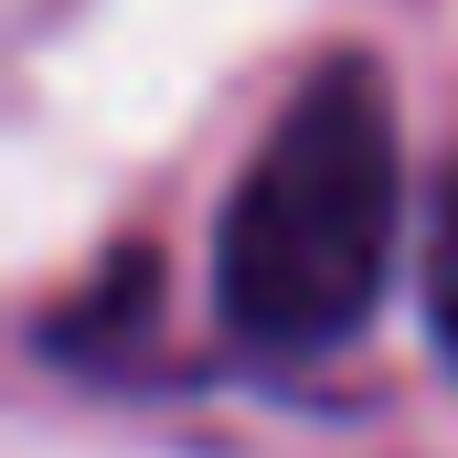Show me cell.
<instances>
[{
	"instance_id": "obj_1",
	"label": "cell",
	"mask_w": 458,
	"mask_h": 458,
	"mask_svg": "<svg viewBox=\"0 0 458 458\" xmlns=\"http://www.w3.org/2000/svg\"><path fill=\"white\" fill-rule=\"evenodd\" d=\"M405 225V139L373 54H331L234 171L214 225V299L245 342L320 352L373 320Z\"/></svg>"
},
{
	"instance_id": "obj_2",
	"label": "cell",
	"mask_w": 458,
	"mask_h": 458,
	"mask_svg": "<svg viewBox=\"0 0 458 458\" xmlns=\"http://www.w3.org/2000/svg\"><path fill=\"white\" fill-rule=\"evenodd\" d=\"M427 331L458 373V160L437 171V203H427Z\"/></svg>"
}]
</instances>
